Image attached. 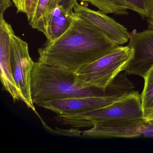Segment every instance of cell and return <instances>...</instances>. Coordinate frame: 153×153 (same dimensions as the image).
Returning <instances> with one entry per match:
<instances>
[{
  "mask_svg": "<svg viewBox=\"0 0 153 153\" xmlns=\"http://www.w3.org/2000/svg\"><path fill=\"white\" fill-rule=\"evenodd\" d=\"M128 46L133 50V54L124 71L144 78L153 66V29L130 34Z\"/></svg>",
  "mask_w": 153,
  "mask_h": 153,
  "instance_id": "52a82bcc",
  "label": "cell"
},
{
  "mask_svg": "<svg viewBox=\"0 0 153 153\" xmlns=\"http://www.w3.org/2000/svg\"><path fill=\"white\" fill-rule=\"evenodd\" d=\"M73 10L79 17L91 24L117 45H122L129 40L131 33L128 29L106 14L99 10H93L78 2Z\"/></svg>",
  "mask_w": 153,
  "mask_h": 153,
  "instance_id": "ba28073f",
  "label": "cell"
},
{
  "mask_svg": "<svg viewBox=\"0 0 153 153\" xmlns=\"http://www.w3.org/2000/svg\"><path fill=\"white\" fill-rule=\"evenodd\" d=\"M57 5L56 0H38L33 17L29 23L32 28L45 35L49 17Z\"/></svg>",
  "mask_w": 153,
  "mask_h": 153,
  "instance_id": "4fadbf2b",
  "label": "cell"
},
{
  "mask_svg": "<svg viewBox=\"0 0 153 153\" xmlns=\"http://www.w3.org/2000/svg\"><path fill=\"white\" fill-rule=\"evenodd\" d=\"M12 0H0V20L4 19L5 11L12 6Z\"/></svg>",
  "mask_w": 153,
  "mask_h": 153,
  "instance_id": "e0dca14e",
  "label": "cell"
},
{
  "mask_svg": "<svg viewBox=\"0 0 153 153\" xmlns=\"http://www.w3.org/2000/svg\"><path fill=\"white\" fill-rule=\"evenodd\" d=\"M97 8L104 14L128 15V10H133L144 18L151 16L153 10V0H78Z\"/></svg>",
  "mask_w": 153,
  "mask_h": 153,
  "instance_id": "8fae6325",
  "label": "cell"
},
{
  "mask_svg": "<svg viewBox=\"0 0 153 153\" xmlns=\"http://www.w3.org/2000/svg\"><path fill=\"white\" fill-rule=\"evenodd\" d=\"M143 117L141 94L133 90L107 106L80 113L57 115L54 118L62 125L80 128H92L107 122Z\"/></svg>",
  "mask_w": 153,
  "mask_h": 153,
  "instance_id": "3957f363",
  "label": "cell"
},
{
  "mask_svg": "<svg viewBox=\"0 0 153 153\" xmlns=\"http://www.w3.org/2000/svg\"><path fill=\"white\" fill-rule=\"evenodd\" d=\"M76 16L74 10L68 12L57 5L52 11L46 24L45 36L47 41L52 42L59 38L68 30Z\"/></svg>",
  "mask_w": 153,
  "mask_h": 153,
  "instance_id": "7c38bea8",
  "label": "cell"
},
{
  "mask_svg": "<svg viewBox=\"0 0 153 153\" xmlns=\"http://www.w3.org/2000/svg\"><path fill=\"white\" fill-rule=\"evenodd\" d=\"M148 23V27L149 29H153V10L151 16L147 19Z\"/></svg>",
  "mask_w": 153,
  "mask_h": 153,
  "instance_id": "d6986e66",
  "label": "cell"
},
{
  "mask_svg": "<svg viewBox=\"0 0 153 153\" xmlns=\"http://www.w3.org/2000/svg\"><path fill=\"white\" fill-rule=\"evenodd\" d=\"M124 87L114 79L105 90L85 88L76 80L75 72L59 67L34 61L31 75V95L34 104L73 97L111 96L121 97Z\"/></svg>",
  "mask_w": 153,
  "mask_h": 153,
  "instance_id": "7a4b0ae2",
  "label": "cell"
},
{
  "mask_svg": "<svg viewBox=\"0 0 153 153\" xmlns=\"http://www.w3.org/2000/svg\"><path fill=\"white\" fill-rule=\"evenodd\" d=\"M127 45H118L111 52L75 72L76 83L85 88L105 90L116 76L124 71L133 56Z\"/></svg>",
  "mask_w": 153,
  "mask_h": 153,
  "instance_id": "277c9868",
  "label": "cell"
},
{
  "mask_svg": "<svg viewBox=\"0 0 153 153\" xmlns=\"http://www.w3.org/2000/svg\"><path fill=\"white\" fill-rule=\"evenodd\" d=\"M70 135L89 137L153 138V120L143 117L107 122L83 131L71 129Z\"/></svg>",
  "mask_w": 153,
  "mask_h": 153,
  "instance_id": "5b68a950",
  "label": "cell"
},
{
  "mask_svg": "<svg viewBox=\"0 0 153 153\" xmlns=\"http://www.w3.org/2000/svg\"><path fill=\"white\" fill-rule=\"evenodd\" d=\"M38 0H12L17 10V13L25 14L30 23L35 13Z\"/></svg>",
  "mask_w": 153,
  "mask_h": 153,
  "instance_id": "9a60e30c",
  "label": "cell"
},
{
  "mask_svg": "<svg viewBox=\"0 0 153 153\" xmlns=\"http://www.w3.org/2000/svg\"><path fill=\"white\" fill-rule=\"evenodd\" d=\"M144 117L147 120H153V109L144 112Z\"/></svg>",
  "mask_w": 153,
  "mask_h": 153,
  "instance_id": "ac0fdd59",
  "label": "cell"
},
{
  "mask_svg": "<svg viewBox=\"0 0 153 153\" xmlns=\"http://www.w3.org/2000/svg\"><path fill=\"white\" fill-rule=\"evenodd\" d=\"M144 79L145 83L141 100L144 112L153 109V66L147 72Z\"/></svg>",
  "mask_w": 153,
  "mask_h": 153,
  "instance_id": "5bb4252c",
  "label": "cell"
},
{
  "mask_svg": "<svg viewBox=\"0 0 153 153\" xmlns=\"http://www.w3.org/2000/svg\"><path fill=\"white\" fill-rule=\"evenodd\" d=\"M121 97L104 96L73 97L40 103L37 105L51 110L57 115L75 114L107 106Z\"/></svg>",
  "mask_w": 153,
  "mask_h": 153,
  "instance_id": "9c48e42d",
  "label": "cell"
},
{
  "mask_svg": "<svg viewBox=\"0 0 153 153\" xmlns=\"http://www.w3.org/2000/svg\"><path fill=\"white\" fill-rule=\"evenodd\" d=\"M11 25L4 19L0 20V68L1 83L14 102L21 100L19 89L13 76L11 62Z\"/></svg>",
  "mask_w": 153,
  "mask_h": 153,
  "instance_id": "30bf717a",
  "label": "cell"
},
{
  "mask_svg": "<svg viewBox=\"0 0 153 153\" xmlns=\"http://www.w3.org/2000/svg\"><path fill=\"white\" fill-rule=\"evenodd\" d=\"M11 62L13 76L19 89L21 100L38 116L31 95V75L34 61L27 42L15 34L11 36Z\"/></svg>",
  "mask_w": 153,
  "mask_h": 153,
  "instance_id": "8992f818",
  "label": "cell"
},
{
  "mask_svg": "<svg viewBox=\"0 0 153 153\" xmlns=\"http://www.w3.org/2000/svg\"><path fill=\"white\" fill-rule=\"evenodd\" d=\"M77 15V14H76ZM118 46L77 15L68 30L38 49V61L76 72Z\"/></svg>",
  "mask_w": 153,
  "mask_h": 153,
  "instance_id": "6da1fadb",
  "label": "cell"
},
{
  "mask_svg": "<svg viewBox=\"0 0 153 153\" xmlns=\"http://www.w3.org/2000/svg\"><path fill=\"white\" fill-rule=\"evenodd\" d=\"M78 0H56L57 5L61 6L66 11H73L74 6Z\"/></svg>",
  "mask_w": 153,
  "mask_h": 153,
  "instance_id": "2e32d148",
  "label": "cell"
}]
</instances>
